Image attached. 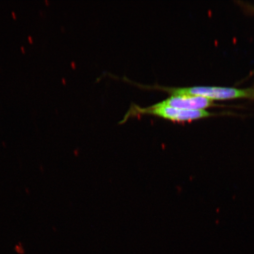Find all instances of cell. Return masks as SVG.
I'll return each mask as SVG.
<instances>
[{"label": "cell", "mask_w": 254, "mask_h": 254, "mask_svg": "<svg viewBox=\"0 0 254 254\" xmlns=\"http://www.w3.org/2000/svg\"><path fill=\"white\" fill-rule=\"evenodd\" d=\"M149 114L160 117L174 122H186L208 118L216 116V114L207 110H189L170 107H159L155 104L148 107H141L132 104L122 122L132 116Z\"/></svg>", "instance_id": "obj_2"}, {"label": "cell", "mask_w": 254, "mask_h": 254, "mask_svg": "<svg viewBox=\"0 0 254 254\" xmlns=\"http://www.w3.org/2000/svg\"><path fill=\"white\" fill-rule=\"evenodd\" d=\"M11 14L12 15V17H13L14 19L17 18V15H16L15 12L14 11H12Z\"/></svg>", "instance_id": "obj_5"}, {"label": "cell", "mask_w": 254, "mask_h": 254, "mask_svg": "<svg viewBox=\"0 0 254 254\" xmlns=\"http://www.w3.org/2000/svg\"><path fill=\"white\" fill-rule=\"evenodd\" d=\"M151 88L168 92L171 95H195L214 101L236 99L254 100V87L238 89L231 87L195 86L189 87H167L154 85Z\"/></svg>", "instance_id": "obj_1"}, {"label": "cell", "mask_w": 254, "mask_h": 254, "mask_svg": "<svg viewBox=\"0 0 254 254\" xmlns=\"http://www.w3.org/2000/svg\"><path fill=\"white\" fill-rule=\"evenodd\" d=\"M21 49L22 50V52H23V53L25 52V48H24V46H21Z\"/></svg>", "instance_id": "obj_6"}, {"label": "cell", "mask_w": 254, "mask_h": 254, "mask_svg": "<svg viewBox=\"0 0 254 254\" xmlns=\"http://www.w3.org/2000/svg\"><path fill=\"white\" fill-rule=\"evenodd\" d=\"M28 40L30 41V43H33V39L31 36H28Z\"/></svg>", "instance_id": "obj_4"}, {"label": "cell", "mask_w": 254, "mask_h": 254, "mask_svg": "<svg viewBox=\"0 0 254 254\" xmlns=\"http://www.w3.org/2000/svg\"><path fill=\"white\" fill-rule=\"evenodd\" d=\"M45 2L46 3V4L47 5H49V4H50V2H49V0H45Z\"/></svg>", "instance_id": "obj_7"}, {"label": "cell", "mask_w": 254, "mask_h": 254, "mask_svg": "<svg viewBox=\"0 0 254 254\" xmlns=\"http://www.w3.org/2000/svg\"><path fill=\"white\" fill-rule=\"evenodd\" d=\"M252 10H253L254 11V7H252Z\"/></svg>", "instance_id": "obj_8"}, {"label": "cell", "mask_w": 254, "mask_h": 254, "mask_svg": "<svg viewBox=\"0 0 254 254\" xmlns=\"http://www.w3.org/2000/svg\"><path fill=\"white\" fill-rule=\"evenodd\" d=\"M155 105L189 110H206L208 108L217 106L213 101L195 95H171L167 99Z\"/></svg>", "instance_id": "obj_3"}]
</instances>
